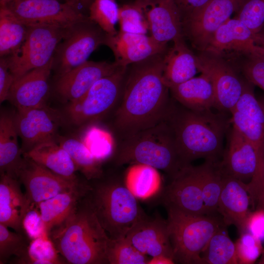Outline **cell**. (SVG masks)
Here are the masks:
<instances>
[{"mask_svg":"<svg viewBox=\"0 0 264 264\" xmlns=\"http://www.w3.org/2000/svg\"><path fill=\"white\" fill-rule=\"evenodd\" d=\"M165 53L128 66L122 94L112 121L118 139L165 119L172 100L170 89L163 79Z\"/></svg>","mask_w":264,"mask_h":264,"instance_id":"obj_1","label":"cell"},{"mask_svg":"<svg viewBox=\"0 0 264 264\" xmlns=\"http://www.w3.org/2000/svg\"><path fill=\"white\" fill-rule=\"evenodd\" d=\"M165 120L173 133L179 154L186 165L197 159L219 160L224 136L231 123L222 112L188 109L173 99Z\"/></svg>","mask_w":264,"mask_h":264,"instance_id":"obj_2","label":"cell"},{"mask_svg":"<svg viewBox=\"0 0 264 264\" xmlns=\"http://www.w3.org/2000/svg\"><path fill=\"white\" fill-rule=\"evenodd\" d=\"M48 238L69 264H109L110 238L84 197L74 212Z\"/></svg>","mask_w":264,"mask_h":264,"instance_id":"obj_3","label":"cell"},{"mask_svg":"<svg viewBox=\"0 0 264 264\" xmlns=\"http://www.w3.org/2000/svg\"><path fill=\"white\" fill-rule=\"evenodd\" d=\"M111 157L117 166L146 165L164 171L171 177L188 165L183 161L172 131L165 119L118 139Z\"/></svg>","mask_w":264,"mask_h":264,"instance_id":"obj_4","label":"cell"},{"mask_svg":"<svg viewBox=\"0 0 264 264\" xmlns=\"http://www.w3.org/2000/svg\"><path fill=\"white\" fill-rule=\"evenodd\" d=\"M84 198L112 240L125 238L131 227L147 215L125 179L110 176L92 180Z\"/></svg>","mask_w":264,"mask_h":264,"instance_id":"obj_5","label":"cell"},{"mask_svg":"<svg viewBox=\"0 0 264 264\" xmlns=\"http://www.w3.org/2000/svg\"><path fill=\"white\" fill-rule=\"evenodd\" d=\"M167 220L175 263L202 264L200 254L210 238L221 226V219L167 208Z\"/></svg>","mask_w":264,"mask_h":264,"instance_id":"obj_6","label":"cell"},{"mask_svg":"<svg viewBox=\"0 0 264 264\" xmlns=\"http://www.w3.org/2000/svg\"><path fill=\"white\" fill-rule=\"evenodd\" d=\"M128 66L97 81L80 98L68 103V120L77 126L92 123L117 107L120 100Z\"/></svg>","mask_w":264,"mask_h":264,"instance_id":"obj_7","label":"cell"},{"mask_svg":"<svg viewBox=\"0 0 264 264\" xmlns=\"http://www.w3.org/2000/svg\"><path fill=\"white\" fill-rule=\"evenodd\" d=\"M220 165L224 174L244 182L248 181L246 184L251 204L256 205L262 191L264 160L254 146L233 126Z\"/></svg>","mask_w":264,"mask_h":264,"instance_id":"obj_8","label":"cell"},{"mask_svg":"<svg viewBox=\"0 0 264 264\" xmlns=\"http://www.w3.org/2000/svg\"><path fill=\"white\" fill-rule=\"evenodd\" d=\"M27 27L25 40L19 51L5 57L15 79L49 63L68 27L44 24Z\"/></svg>","mask_w":264,"mask_h":264,"instance_id":"obj_9","label":"cell"},{"mask_svg":"<svg viewBox=\"0 0 264 264\" xmlns=\"http://www.w3.org/2000/svg\"><path fill=\"white\" fill-rule=\"evenodd\" d=\"M107 36L89 17L68 27L52 58V70L57 77L88 61L94 50L105 45Z\"/></svg>","mask_w":264,"mask_h":264,"instance_id":"obj_10","label":"cell"},{"mask_svg":"<svg viewBox=\"0 0 264 264\" xmlns=\"http://www.w3.org/2000/svg\"><path fill=\"white\" fill-rule=\"evenodd\" d=\"M71 0H13L7 7L25 25H51L70 26L88 18Z\"/></svg>","mask_w":264,"mask_h":264,"instance_id":"obj_11","label":"cell"},{"mask_svg":"<svg viewBox=\"0 0 264 264\" xmlns=\"http://www.w3.org/2000/svg\"><path fill=\"white\" fill-rule=\"evenodd\" d=\"M196 58L198 71L205 75L212 84L218 110L230 112L242 93L244 79L239 76L235 66L220 55L200 51Z\"/></svg>","mask_w":264,"mask_h":264,"instance_id":"obj_12","label":"cell"},{"mask_svg":"<svg viewBox=\"0 0 264 264\" xmlns=\"http://www.w3.org/2000/svg\"><path fill=\"white\" fill-rule=\"evenodd\" d=\"M241 0H210L182 18L184 37L202 51L216 31L237 10Z\"/></svg>","mask_w":264,"mask_h":264,"instance_id":"obj_13","label":"cell"},{"mask_svg":"<svg viewBox=\"0 0 264 264\" xmlns=\"http://www.w3.org/2000/svg\"><path fill=\"white\" fill-rule=\"evenodd\" d=\"M18 179L24 186V194L30 209L61 193L78 188L85 184L62 177L25 157Z\"/></svg>","mask_w":264,"mask_h":264,"instance_id":"obj_14","label":"cell"},{"mask_svg":"<svg viewBox=\"0 0 264 264\" xmlns=\"http://www.w3.org/2000/svg\"><path fill=\"white\" fill-rule=\"evenodd\" d=\"M202 51L225 59L240 56L264 57V47L259 43L257 35L235 18L229 19L216 31Z\"/></svg>","mask_w":264,"mask_h":264,"instance_id":"obj_15","label":"cell"},{"mask_svg":"<svg viewBox=\"0 0 264 264\" xmlns=\"http://www.w3.org/2000/svg\"><path fill=\"white\" fill-rule=\"evenodd\" d=\"M162 190L161 199L166 208L191 214L206 215L197 166L182 168Z\"/></svg>","mask_w":264,"mask_h":264,"instance_id":"obj_16","label":"cell"},{"mask_svg":"<svg viewBox=\"0 0 264 264\" xmlns=\"http://www.w3.org/2000/svg\"><path fill=\"white\" fill-rule=\"evenodd\" d=\"M59 116L48 106L17 109L14 120L23 154L42 143L55 140Z\"/></svg>","mask_w":264,"mask_h":264,"instance_id":"obj_17","label":"cell"},{"mask_svg":"<svg viewBox=\"0 0 264 264\" xmlns=\"http://www.w3.org/2000/svg\"><path fill=\"white\" fill-rule=\"evenodd\" d=\"M120 67L115 62L88 60L57 77L55 92L65 102L76 100L84 96L97 81L113 73Z\"/></svg>","mask_w":264,"mask_h":264,"instance_id":"obj_18","label":"cell"},{"mask_svg":"<svg viewBox=\"0 0 264 264\" xmlns=\"http://www.w3.org/2000/svg\"><path fill=\"white\" fill-rule=\"evenodd\" d=\"M125 238L149 257H165L174 261L167 221L159 215L152 218L146 215L131 227Z\"/></svg>","mask_w":264,"mask_h":264,"instance_id":"obj_19","label":"cell"},{"mask_svg":"<svg viewBox=\"0 0 264 264\" xmlns=\"http://www.w3.org/2000/svg\"><path fill=\"white\" fill-rule=\"evenodd\" d=\"M52 70V59L45 65L33 69L15 79L7 100L17 109L47 106L49 78Z\"/></svg>","mask_w":264,"mask_h":264,"instance_id":"obj_20","label":"cell"},{"mask_svg":"<svg viewBox=\"0 0 264 264\" xmlns=\"http://www.w3.org/2000/svg\"><path fill=\"white\" fill-rule=\"evenodd\" d=\"M105 45L111 50L114 62L120 66H128L168 49L167 44L155 41L151 36L120 31L114 36L107 34Z\"/></svg>","mask_w":264,"mask_h":264,"instance_id":"obj_21","label":"cell"},{"mask_svg":"<svg viewBox=\"0 0 264 264\" xmlns=\"http://www.w3.org/2000/svg\"><path fill=\"white\" fill-rule=\"evenodd\" d=\"M251 204L247 184L223 173L217 212L220 215L224 224L226 226L234 225L241 234L245 232Z\"/></svg>","mask_w":264,"mask_h":264,"instance_id":"obj_22","label":"cell"},{"mask_svg":"<svg viewBox=\"0 0 264 264\" xmlns=\"http://www.w3.org/2000/svg\"><path fill=\"white\" fill-rule=\"evenodd\" d=\"M141 3L150 36L155 41L168 44L184 36L181 14L176 0H150Z\"/></svg>","mask_w":264,"mask_h":264,"instance_id":"obj_23","label":"cell"},{"mask_svg":"<svg viewBox=\"0 0 264 264\" xmlns=\"http://www.w3.org/2000/svg\"><path fill=\"white\" fill-rule=\"evenodd\" d=\"M29 209L25 194L21 190L19 180L0 174V223L17 232L23 233L22 221Z\"/></svg>","mask_w":264,"mask_h":264,"instance_id":"obj_24","label":"cell"},{"mask_svg":"<svg viewBox=\"0 0 264 264\" xmlns=\"http://www.w3.org/2000/svg\"><path fill=\"white\" fill-rule=\"evenodd\" d=\"M173 42L163 60V79L169 88L191 79L198 71L196 55L186 45L184 37Z\"/></svg>","mask_w":264,"mask_h":264,"instance_id":"obj_25","label":"cell"},{"mask_svg":"<svg viewBox=\"0 0 264 264\" xmlns=\"http://www.w3.org/2000/svg\"><path fill=\"white\" fill-rule=\"evenodd\" d=\"M173 98L194 110H218L215 93L209 79L204 74L170 88Z\"/></svg>","mask_w":264,"mask_h":264,"instance_id":"obj_26","label":"cell"},{"mask_svg":"<svg viewBox=\"0 0 264 264\" xmlns=\"http://www.w3.org/2000/svg\"><path fill=\"white\" fill-rule=\"evenodd\" d=\"M88 186V183L78 188L61 193L36 206L47 237L53 229L63 223L74 212L85 195Z\"/></svg>","mask_w":264,"mask_h":264,"instance_id":"obj_27","label":"cell"},{"mask_svg":"<svg viewBox=\"0 0 264 264\" xmlns=\"http://www.w3.org/2000/svg\"><path fill=\"white\" fill-rule=\"evenodd\" d=\"M14 114L2 112L0 117V172L18 179L24 157L18 142Z\"/></svg>","mask_w":264,"mask_h":264,"instance_id":"obj_28","label":"cell"},{"mask_svg":"<svg viewBox=\"0 0 264 264\" xmlns=\"http://www.w3.org/2000/svg\"><path fill=\"white\" fill-rule=\"evenodd\" d=\"M23 156L67 179L79 180L75 165L67 152L55 140L42 143L23 154Z\"/></svg>","mask_w":264,"mask_h":264,"instance_id":"obj_29","label":"cell"},{"mask_svg":"<svg viewBox=\"0 0 264 264\" xmlns=\"http://www.w3.org/2000/svg\"><path fill=\"white\" fill-rule=\"evenodd\" d=\"M197 167L206 214L213 215L217 212L223 184L220 161L205 160Z\"/></svg>","mask_w":264,"mask_h":264,"instance_id":"obj_30","label":"cell"},{"mask_svg":"<svg viewBox=\"0 0 264 264\" xmlns=\"http://www.w3.org/2000/svg\"><path fill=\"white\" fill-rule=\"evenodd\" d=\"M27 27L7 7L0 6V57L8 56L19 51L25 40Z\"/></svg>","mask_w":264,"mask_h":264,"instance_id":"obj_31","label":"cell"},{"mask_svg":"<svg viewBox=\"0 0 264 264\" xmlns=\"http://www.w3.org/2000/svg\"><path fill=\"white\" fill-rule=\"evenodd\" d=\"M59 143L69 154L76 168L88 181L103 175L102 163L93 154L85 143L74 137L60 138Z\"/></svg>","mask_w":264,"mask_h":264,"instance_id":"obj_32","label":"cell"},{"mask_svg":"<svg viewBox=\"0 0 264 264\" xmlns=\"http://www.w3.org/2000/svg\"><path fill=\"white\" fill-rule=\"evenodd\" d=\"M226 226H221L210 238L201 252L202 264H238L235 243Z\"/></svg>","mask_w":264,"mask_h":264,"instance_id":"obj_33","label":"cell"},{"mask_svg":"<svg viewBox=\"0 0 264 264\" xmlns=\"http://www.w3.org/2000/svg\"><path fill=\"white\" fill-rule=\"evenodd\" d=\"M125 181L137 198H146L155 194L160 185L158 170L144 164H133L128 169Z\"/></svg>","mask_w":264,"mask_h":264,"instance_id":"obj_34","label":"cell"},{"mask_svg":"<svg viewBox=\"0 0 264 264\" xmlns=\"http://www.w3.org/2000/svg\"><path fill=\"white\" fill-rule=\"evenodd\" d=\"M120 31L146 34L148 23L142 4L139 2L124 3L119 7Z\"/></svg>","mask_w":264,"mask_h":264,"instance_id":"obj_35","label":"cell"},{"mask_svg":"<svg viewBox=\"0 0 264 264\" xmlns=\"http://www.w3.org/2000/svg\"><path fill=\"white\" fill-rule=\"evenodd\" d=\"M89 19L98 24L107 34L114 36L117 33L119 6L115 0H94L89 7Z\"/></svg>","mask_w":264,"mask_h":264,"instance_id":"obj_36","label":"cell"},{"mask_svg":"<svg viewBox=\"0 0 264 264\" xmlns=\"http://www.w3.org/2000/svg\"><path fill=\"white\" fill-rule=\"evenodd\" d=\"M0 223V264L6 263L12 256L18 258L17 263L27 254L29 243L23 233L13 232Z\"/></svg>","mask_w":264,"mask_h":264,"instance_id":"obj_37","label":"cell"},{"mask_svg":"<svg viewBox=\"0 0 264 264\" xmlns=\"http://www.w3.org/2000/svg\"><path fill=\"white\" fill-rule=\"evenodd\" d=\"M107 257L109 264H149L151 259L138 251L125 237L110 239Z\"/></svg>","mask_w":264,"mask_h":264,"instance_id":"obj_38","label":"cell"},{"mask_svg":"<svg viewBox=\"0 0 264 264\" xmlns=\"http://www.w3.org/2000/svg\"><path fill=\"white\" fill-rule=\"evenodd\" d=\"M230 122L254 146L264 160V125L233 109Z\"/></svg>","mask_w":264,"mask_h":264,"instance_id":"obj_39","label":"cell"},{"mask_svg":"<svg viewBox=\"0 0 264 264\" xmlns=\"http://www.w3.org/2000/svg\"><path fill=\"white\" fill-rule=\"evenodd\" d=\"M53 242L44 236L31 240L27 256L18 264H64L58 255Z\"/></svg>","mask_w":264,"mask_h":264,"instance_id":"obj_40","label":"cell"},{"mask_svg":"<svg viewBox=\"0 0 264 264\" xmlns=\"http://www.w3.org/2000/svg\"><path fill=\"white\" fill-rule=\"evenodd\" d=\"M228 60L245 80L264 90V57L240 56Z\"/></svg>","mask_w":264,"mask_h":264,"instance_id":"obj_41","label":"cell"},{"mask_svg":"<svg viewBox=\"0 0 264 264\" xmlns=\"http://www.w3.org/2000/svg\"><path fill=\"white\" fill-rule=\"evenodd\" d=\"M235 13V18L256 34L264 26V0H241Z\"/></svg>","mask_w":264,"mask_h":264,"instance_id":"obj_42","label":"cell"},{"mask_svg":"<svg viewBox=\"0 0 264 264\" xmlns=\"http://www.w3.org/2000/svg\"><path fill=\"white\" fill-rule=\"evenodd\" d=\"M253 85L244 79L242 93L233 109L264 125V110L255 96Z\"/></svg>","mask_w":264,"mask_h":264,"instance_id":"obj_43","label":"cell"},{"mask_svg":"<svg viewBox=\"0 0 264 264\" xmlns=\"http://www.w3.org/2000/svg\"><path fill=\"white\" fill-rule=\"evenodd\" d=\"M262 242L251 234L241 233L235 242L239 264H252L262 254L264 248Z\"/></svg>","mask_w":264,"mask_h":264,"instance_id":"obj_44","label":"cell"},{"mask_svg":"<svg viewBox=\"0 0 264 264\" xmlns=\"http://www.w3.org/2000/svg\"><path fill=\"white\" fill-rule=\"evenodd\" d=\"M91 131L94 135L93 136L89 133H88V136L93 139H89L88 140V144H85L96 158L102 163L103 161L112 157L115 144L108 133L99 129H93Z\"/></svg>","mask_w":264,"mask_h":264,"instance_id":"obj_45","label":"cell"},{"mask_svg":"<svg viewBox=\"0 0 264 264\" xmlns=\"http://www.w3.org/2000/svg\"><path fill=\"white\" fill-rule=\"evenodd\" d=\"M34 207L27 212L22 221L24 233L31 240L46 236L40 211Z\"/></svg>","mask_w":264,"mask_h":264,"instance_id":"obj_46","label":"cell"},{"mask_svg":"<svg viewBox=\"0 0 264 264\" xmlns=\"http://www.w3.org/2000/svg\"><path fill=\"white\" fill-rule=\"evenodd\" d=\"M245 232L264 242V209L257 208L250 212L246 223Z\"/></svg>","mask_w":264,"mask_h":264,"instance_id":"obj_47","label":"cell"},{"mask_svg":"<svg viewBox=\"0 0 264 264\" xmlns=\"http://www.w3.org/2000/svg\"><path fill=\"white\" fill-rule=\"evenodd\" d=\"M15 78L10 72L5 57L0 58V103L7 100L10 88Z\"/></svg>","mask_w":264,"mask_h":264,"instance_id":"obj_48","label":"cell"},{"mask_svg":"<svg viewBox=\"0 0 264 264\" xmlns=\"http://www.w3.org/2000/svg\"><path fill=\"white\" fill-rule=\"evenodd\" d=\"M210 0H176L182 18L201 8Z\"/></svg>","mask_w":264,"mask_h":264,"instance_id":"obj_49","label":"cell"},{"mask_svg":"<svg viewBox=\"0 0 264 264\" xmlns=\"http://www.w3.org/2000/svg\"><path fill=\"white\" fill-rule=\"evenodd\" d=\"M256 35L259 43L264 47V26Z\"/></svg>","mask_w":264,"mask_h":264,"instance_id":"obj_50","label":"cell"},{"mask_svg":"<svg viewBox=\"0 0 264 264\" xmlns=\"http://www.w3.org/2000/svg\"><path fill=\"white\" fill-rule=\"evenodd\" d=\"M77 4H81L83 5L84 7H88L89 8V6L93 2L94 0H73Z\"/></svg>","mask_w":264,"mask_h":264,"instance_id":"obj_51","label":"cell"},{"mask_svg":"<svg viewBox=\"0 0 264 264\" xmlns=\"http://www.w3.org/2000/svg\"><path fill=\"white\" fill-rule=\"evenodd\" d=\"M262 208L264 209V194L259 200L257 206L256 208Z\"/></svg>","mask_w":264,"mask_h":264,"instance_id":"obj_52","label":"cell"},{"mask_svg":"<svg viewBox=\"0 0 264 264\" xmlns=\"http://www.w3.org/2000/svg\"><path fill=\"white\" fill-rule=\"evenodd\" d=\"M11 0H0V6H5Z\"/></svg>","mask_w":264,"mask_h":264,"instance_id":"obj_53","label":"cell"},{"mask_svg":"<svg viewBox=\"0 0 264 264\" xmlns=\"http://www.w3.org/2000/svg\"><path fill=\"white\" fill-rule=\"evenodd\" d=\"M258 264H264V251L261 255V258L258 261Z\"/></svg>","mask_w":264,"mask_h":264,"instance_id":"obj_54","label":"cell"},{"mask_svg":"<svg viewBox=\"0 0 264 264\" xmlns=\"http://www.w3.org/2000/svg\"><path fill=\"white\" fill-rule=\"evenodd\" d=\"M258 101L264 110V96L260 97Z\"/></svg>","mask_w":264,"mask_h":264,"instance_id":"obj_55","label":"cell"},{"mask_svg":"<svg viewBox=\"0 0 264 264\" xmlns=\"http://www.w3.org/2000/svg\"><path fill=\"white\" fill-rule=\"evenodd\" d=\"M264 194V181H263V184L262 191L261 196H260V197L259 198V199L258 200V202H259V200L260 199V198H261V197H262V196ZM257 204H258V203H257Z\"/></svg>","mask_w":264,"mask_h":264,"instance_id":"obj_56","label":"cell"},{"mask_svg":"<svg viewBox=\"0 0 264 264\" xmlns=\"http://www.w3.org/2000/svg\"><path fill=\"white\" fill-rule=\"evenodd\" d=\"M149 0H131V1L129 2H145L148 1Z\"/></svg>","mask_w":264,"mask_h":264,"instance_id":"obj_57","label":"cell"},{"mask_svg":"<svg viewBox=\"0 0 264 264\" xmlns=\"http://www.w3.org/2000/svg\"><path fill=\"white\" fill-rule=\"evenodd\" d=\"M12 0H11L10 1H12Z\"/></svg>","mask_w":264,"mask_h":264,"instance_id":"obj_58","label":"cell"}]
</instances>
